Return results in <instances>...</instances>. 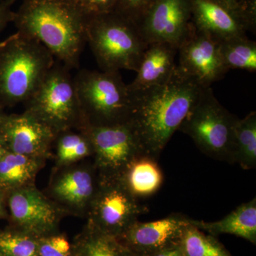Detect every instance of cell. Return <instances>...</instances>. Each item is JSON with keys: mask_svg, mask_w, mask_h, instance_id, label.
<instances>
[{"mask_svg": "<svg viewBox=\"0 0 256 256\" xmlns=\"http://www.w3.org/2000/svg\"><path fill=\"white\" fill-rule=\"evenodd\" d=\"M204 88L175 70L159 86L130 92L132 112L128 120L143 154L158 160L178 130Z\"/></svg>", "mask_w": 256, "mask_h": 256, "instance_id": "6da1fadb", "label": "cell"}, {"mask_svg": "<svg viewBox=\"0 0 256 256\" xmlns=\"http://www.w3.org/2000/svg\"><path fill=\"white\" fill-rule=\"evenodd\" d=\"M87 20L72 0H22L12 22L72 70L78 68L86 44Z\"/></svg>", "mask_w": 256, "mask_h": 256, "instance_id": "7a4b0ae2", "label": "cell"}, {"mask_svg": "<svg viewBox=\"0 0 256 256\" xmlns=\"http://www.w3.org/2000/svg\"><path fill=\"white\" fill-rule=\"evenodd\" d=\"M55 60L40 42L20 32L0 42V105L24 104Z\"/></svg>", "mask_w": 256, "mask_h": 256, "instance_id": "3957f363", "label": "cell"}, {"mask_svg": "<svg viewBox=\"0 0 256 256\" xmlns=\"http://www.w3.org/2000/svg\"><path fill=\"white\" fill-rule=\"evenodd\" d=\"M86 38L104 72H137L148 46L137 24L116 11L88 18Z\"/></svg>", "mask_w": 256, "mask_h": 256, "instance_id": "277c9868", "label": "cell"}, {"mask_svg": "<svg viewBox=\"0 0 256 256\" xmlns=\"http://www.w3.org/2000/svg\"><path fill=\"white\" fill-rule=\"evenodd\" d=\"M86 126L126 124L132 112V95L120 72L80 69L74 77Z\"/></svg>", "mask_w": 256, "mask_h": 256, "instance_id": "5b68a950", "label": "cell"}, {"mask_svg": "<svg viewBox=\"0 0 256 256\" xmlns=\"http://www.w3.org/2000/svg\"><path fill=\"white\" fill-rule=\"evenodd\" d=\"M24 104L25 112L56 134L86 126L70 69L58 60Z\"/></svg>", "mask_w": 256, "mask_h": 256, "instance_id": "8992f818", "label": "cell"}, {"mask_svg": "<svg viewBox=\"0 0 256 256\" xmlns=\"http://www.w3.org/2000/svg\"><path fill=\"white\" fill-rule=\"evenodd\" d=\"M238 119L220 104L210 87L204 88L178 130L190 136L207 156L233 164Z\"/></svg>", "mask_w": 256, "mask_h": 256, "instance_id": "52a82bcc", "label": "cell"}, {"mask_svg": "<svg viewBox=\"0 0 256 256\" xmlns=\"http://www.w3.org/2000/svg\"><path fill=\"white\" fill-rule=\"evenodd\" d=\"M146 210L128 191L120 178H99L86 224L102 233L118 238Z\"/></svg>", "mask_w": 256, "mask_h": 256, "instance_id": "ba28073f", "label": "cell"}, {"mask_svg": "<svg viewBox=\"0 0 256 256\" xmlns=\"http://www.w3.org/2000/svg\"><path fill=\"white\" fill-rule=\"evenodd\" d=\"M82 129L92 142V163L100 178H120L133 160L144 154L128 122Z\"/></svg>", "mask_w": 256, "mask_h": 256, "instance_id": "9c48e42d", "label": "cell"}, {"mask_svg": "<svg viewBox=\"0 0 256 256\" xmlns=\"http://www.w3.org/2000/svg\"><path fill=\"white\" fill-rule=\"evenodd\" d=\"M99 178L90 162L55 168L46 194L66 215L87 218Z\"/></svg>", "mask_w": 256, "mask_h": 256, "instance_id": "30bf717a", "label": "cell"}, {"mask_svg": "<svg viewBox=\"0 0 256 256\" xmlns=\"http://www.w3.org/2000/svg\"><path fill=\"white\" fill-rule=\"evenodd\" d=\"M6 208L11 226L40 238L60 232V222L66 216L35 184L8 192Z\"/></svg>", "mask_w": 256, "mask_h": 256, "instance_id": "8fae6325", "label": "cell"}, {"mask_svg": "<svg viewBox=\"0 0 256 256\" xmlns=\"http://www.w3.org/2000/svg\"><path fill=\"white\" fill-rule=\"evenodd\" d=\"M138 26L148 44L166 43L178 48L193 28L192 0H154Z\"/></svg>", "mask_w": 256, "mask_h": 256, "instance_id": "7c38bea8", "label": "cell"}, {"mask_svg": "<svg viewBox=\"0 0 256 256\" xmlns=\"http://www.w3.org/2000/svg\"><path fill=\"white\" fill-rule=\"evenodd\" d=\"M178 72L200 86L210 87L228 72L222 60L220 42L197 30L194 24L188 36L178 46Z\"/></svg>", "mask_w": 256, "mask_h": 256, "instance_id": "4fadbf2b", "label": "cell"}, {"mask_svg": "<svg viewBox=\"0 0 256 256\" xmlns=\"http://www.w3.org/2000/svg\"><path fill=\"white\" fill-rule=\"evenodd\" d=\"M0 137L12 152L44 160L53 158L56 134L25 111L2 116Z\"/></svg>", "mask_w": 256, "mask_h": 256, "instance_id": "5bb4252c", "label": "cell"}, {"mask_svg": "<svg viewBox=\"0 0 256 256\" xmlns=\"http://www.w3.org/2000/svg\"><path fill=\"white\" fill-rule=\"evenodd\" d=\"M191 218L173 214L162 220L133 223L116 238L133 256H151L180 242Z\"/></svg>", "mask_w": 256, "mask_h": 256, "instance_id": "9a60e30c", "label": "cell"}, {"mask_svg": "<svg viewBox=\"0 0 256 256\" xmlns=\"http://www.w3.org/2000/svg\"><path fill=\"white\" fill-rule=\"evenodd\" d=\"M192 23L217 41L246 36L255 26L242 12L218 0H192Z\"/></svg>", "mask_w": 256, "mask_h": 256, "instance_id": "2e32d148", "label": "cell"}, {"mask_svg": "<svg viewBox=\"0 0 256 256\" xmlns=\"http://www.w3.org/2000/svg\"><path fill=\"white\" fill-rule=\"evenodd\" d=\"M178 52V47L170 44H149L136 72V78L128 85L130 92H140L168 82L176 70Z\"/></svg>", "mask_w": 256, "mask_h": 256, "instance_id": "e0dca14e", "label": "cell"}, {"mask_svg": "<svg viewBox=\"0 0 256 256\" xmlns=\"http://www.w3.org/2000/svg\"><path fill=\"white\" fill-rule=\"evenodd\" d=\"M202 232L218 236L222 234L236 236L256 244V198L242 204L224 218L217 222L190 220Z\"/></svg>", "mask_w": 256, "mask_h": 256, "instance_id": "ac0fdd59", "label": "cell"}, {"mask_svg": "<svg viewBox=\"0 0 256 256\" xmlns=\"http://www.w3.org/2000/svg\"><path fill=\"white\" fill-rule=\"evenodd\" d=\"M120 178L138 200L156 194L161 188L164 176L158 160L141 154L128 165Z\"/></svg>", "mask_w": 256, "mask_h": 256, "instance_id": "d6986e66", "label": "cell"}, {"mask_svg": "<svg viewBox=\"0 0 256 256\" xmlns=\"http://www.w3.org/2000/svg\"><path fill=\"white\" fill-rule=\"evenodd\" d=\"M46 161L8 151L0 158V188L8 193L35 184Z\"/></svg>", "mask_w": 256, "mask_h": 256, "instance_id": "ffe728a7", "label": "cell"}, {"mask_svg": "<svg viewBox=\"0 0 256 256\" xmlns=\"http://www.w3.org/2000/svg\"><path fill=\"white\" fill-rule=\"evenodd\" d=\"M72 242L73 256H133L117 238L88 224Z\"/></svg>", "mask_w": 256, "mask_h": 256, "instance_id": "44dd1931", "label": "cell"}, {"mask_svg": "<svg viewBox=\"0 0 256 256\" xmlns=\"http://www.w3.org/2000/svg\"><path fill=\"white\" fill-rule=\"evenodd\" d=\"M53 149L55 168L69 166L92 158L90 138L84 130H69L58 133Z\"/></svg>", "mask_w": 256, "mask_h": 256, "instance_id": "7402d4cb", "label": "cell"}, {"mask_svg": "<svg viewBox=\"0 0 256 256\" xmlns=\"http://www.w3.org/2000/svg\"><path fill=\"white\" fill-rule=\"evenodd\" d=\"M234 161L244 170L256 168V112L238 119L234 130Z\"/></svg>", "mask_w": 256, "mask_h": 256, "instance_id": "603a6c76", "label": "cell"}, {"mask_svg": "<svg viewBox=\"0 0 256 256\" xmlns=\"http://www.w3.org/2000/svg\"><path fill=\"white\" fill-rule=\"evenodd\" d=\"M222 60L228 70L240 69L256 72V43L246 36L220 42Z\"/></svg>", "mask_w": 256, "mask_h": 256, "instance_id": "cb8c5ba5", "label": "cell"}, {"mask_svg": "<svg viewBox=\"0 0 256 256\" xmlns=\"http://www.w3.org/2000/svg\"><path fill=\"white\" fill-rule=\"evenodd\" d=\"M180 244L184 256H232L216 237L205 234L191 222L184 229Z\"/></svg>", "mask_w": 256, "mask_h": 256, "instance_id": "d4e9b609", "label": "cell"}, {"mask_svg": "<svg viewBox=\"0 0 256 256\" xmlns=\"http://www.w3.org/2000/svg\"><path fill=\"white\" fill-rule=\"evenodd\" d=\"M38 239L33 234L11 226L0 230V256H37Z\"/></svg>", "mask_w": 256, "mask_h": 256, "instance_id": "484cf974", "label": "cell"}, {"mask_svg": "<svg viewBox=\"0 0 256 256\" xmlns=\"http://www.w3.org/2000/svg\"><path fill=\"white\" fill-rule=\"evenodd\" d=\"M73 242L58 232L40 237L37 256H73Z\"/></svg>", "mask_w": 256, "mask_h": 256, "instance_id": "4316f807", "label": "cell"}, {"mask_svg": "<svg viewBox=\"0 0 256 256\" xmlns=\"http://www.w3.org/2000/svg\"><path fill=\"white\" fill-rule=\"evenodd\" d=\"M153 1L154 0H118L116 12L138 24Z\"/></svg>", "mask_w": 256, "mask_h": 256, "instance_id": "83f0119b", "label": "cell"}, {"mask_svg": "<svg viewBox=\"0 0 256 256\" xmlns=\"http://www.w3.org/2000/svg\"><path fill=\"white\" fill-rule=\"evenodd\" d=\"M88 18L116 11L118 0H72Z\"/></svg>", "mask_w": 256, "mask_h": 256, "instance_id": "f1b7e54d", "label": "cell"}, {"mask_svg": "<svg viewBox=\"0 0 256 256\" xmlns=\"http://www.w3.org/2000/svg\"><path fill=\"white\" fill-rule=\"evenodd\" d=\"M230 8L242 12L256 26V0H218Z\"/></svg>", "mask_w": 256, "mask_h": 256, "instance_id": "f546056e", "label": "cell"}, {"mask_svg": "<svg viewBox=\"0 0 256 256\" xmlns=\"http://www.w3.org/2000/svg\"><path fill=\"white\" fill-rule=\"evenodd\" d=\"M16 0H2L0 2V34L10 22H12L14 12L12 10Z\"/></svg>", "mask_w": 256, "mask_h": 256, "instance_id": "4dcf8cb0", "label": "cell"}, {"mask_svg": "<svg viewBox=\"0 0 256 256\" xmlns=\"http://www.w3.org/2000/svg\"><path fill=\"white\" fill-rule=\"evenodd\" d=\"M151 256H184L180 242L165 248Z\"/></svg>", "mask_w": 256, "mask_h": 256, "instance_id": "1f68e13d", "label": "cell"}, {"mask_svg": "<svg viewBox=\"0 0 256 256\" xmlns=\"http://www.w3.org/2000/svg\"><path fill=\"white\" fill-rule=\"evenodd\" d=\"M6 196H8V193L0 188V220L8 218Z\"/></svg>", "mask_w": 256, "mask_h": 256, "instance_id": "d6a6232c", "label": "cell"}, {"mask_svg": "<svg viewBox=\"0 0 256 256\" xmlns=\"http://www.w3.org/2000/svg\"><path fill=\"white\" fill-rule=\"evenodd\" d=\"M8 152V150L6 149L4 141H3L2 138L0 137V158H2Z\"/></svg>", "mask_w": 256, "mask_h": 256, "instance_id": "836d02e7", "label": "cell"}, {"mask_svg": "<svg viewBox=\"0 0 256 256\" xmlns=\"http://www.w3.org/2000/svg\"><path fill=\"white\" fill-rule=\"evenodd\" d=\"M4 108L2 107L1 105H0V119L2 118V116L5 114L4 112Z\"/></svg>", "mask_w": 256, "mask_h": 256, "instance_id": "e575fe53", "label": "cell"}]
</instances>
